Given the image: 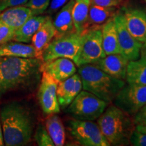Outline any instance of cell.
<instances>
[{
    "mask_svg": "<svg viewBox=\"0 0 146 146\" xmlns=\"http://www.w3.org/2000/svg\"><path fill=\"white\" fill-rule=\"evenodd\" d=\"M41 58L0 56V101L12 93L31 89L41 80Z\"/></svg>",
    "mask_w": 146,
    "mask_h": 146,
    "instance_id": "1",
    "label": "cell"
},
{
    "mask_svg": "<svg viewBox=\"0 0 146 146\" xmlns=\"http://www.w3.org/2000/svg\"><path fill=\"white\" fill-rule=\"evenodd\" d=\"M3 141L6 146L26 145L31 141L35 121L26 106L12 102L1 106L0 111Z\"/></svg>",
    "mask_w": 146,
    "mask_h": 146,
    "instance_id": "2",
    "label": "cell"
},
{
    "mask_svg": "<svg viewBox=\"0 0 146 146\" xmlns=\"http://www.w3.org/2000/svg\"><path fill=\"white\" fill-rule=\"evenodd\" d=\"M97 123L110 145H128L135 129L130 115L115 105L106 108Z\"/></svg>",
    "mask_w": 146,
    "mask_h": 146,
    "instance_id": "3",
    "label": "cell"
},
{
    "mask_svg": "<svg viewBox=\"0 0 146 146\" xmlns=\"http://www.w3.org/2000/svg\"><path fill=\"white\" fill-rule=\"evenodd\" d=\"M83 90L87 91L107 102L114 101L125 86V80L113 77L93 64L78 67Z\"/></svg>",
    "mask_w": 146,
    "mask_h": 146,
    "instance_id": "4",
    "label": "cell"
},
{
    "mask_svg": "<svg viewBox=\"0 0 146 146\" xmlns=\"http://www.w3.org/2000/svg\"><path fill=\"white\" fill-rule=\"evenodd\" d=\"M82 41V34L76 32L55 36L42 53V61L45 62L56 58H66L76 64L81 52Z\"/></svg>",
    "mask_w": 146,
    "mask_h": 146,
    "instance_id": "5",
    "label": "cell"
},
{
    "mask_svg": "<svg viewBox=\"0 0 146 146\" xmlns=\"http://www.w3.org/2000/svg\"><path fill=\"white\" fill-rule=\"evenodd\" d=\"M108 104L89 91L82 90L67 108L66 112L75 119L94 121L104 112Z\"/></svg>",
    "mask_w": 146,
    "mask_h": 146,
    "instance_id": "6",
    "label": "cell"
},
{
    "mask_svg": "<svg viewBox=\"0 0 146 146\" xmlns=\"http://www.w3.org/2000/svg\"><path fill=\"white\" fill-rule=\"evenodd\" d=\"M69 134L80 145L84 146H108L109 142L102 134L98 123L92 120L72 118L67 123Z\"/></svg>",
    "mask_w": 146,
    "mask_h": 146,
    "instance_id": "7",
    "label": "cell"
},
{
    "mask_svg": "<svg viewBox=\"0 0 146 146\" xmlns=\"http://www.w3.org/2000/svg\"><path fill=\"white\" fill-rule=\"evenodd\" d=\"M115 106L129 115H135L146 105V85L128 83L118 93Z\"/></svg>",
    "mask_w": 146,
    "mask_h": 146,
    "instance_id": "8",
    "label": "cell"
},
{
    "mask_svg": "<svg viewBox=\"0 0 146 146\" xmlns=\"http://www.w3.org/2000/svg\"><path fill=\"white\" fill-rule=\"evenodd\" d=\"M83 41L76 66L93 64L104 58L106 55L102 45L101 28L89 29L82 33Z\"/></svg>",
    "mask_w": 146,
    "mask_h": 146,
    "instance_id": "9",
    "label": "cell"
},
{
    "mask_svg": "<svg viewBox=\"0 0 146 146\" xmlns=\"http://www.w3.org/2000/svg\"><path fill=\"white\" fill-rule=\"evenodd\" d=\"M58 84L52 76L42 72L37 100L42 111L46 115L58 114L60 111L57 97Z\"/></svg>",
    "mask_w": 146,
    "mask_h": 146,
    "instance_id": "10",
    "label": "cell"
},
{
    "mask_svg": "<svg viewBox=\"0 0 146 146\" xmlns=\"http://www.w3.org/2000/svg\"><path fill=\"white\" fill-rule=\"evenodd\" d=\"M114 20L117 31L120 54L129 61L138 59L141 55V50L145 46L131 35L120 12L114 16Z\"/></svg>",
    "mask_w": 146,
    "mask_h": 146,
    "instance_id": "11",
    "label": "cell"
},
{
    "mask_svg": "<svg viewBox=\"0 0 146 146\" xmlns=\"http://www.w3.org/2000/svg\"><path fill=\"white\" fill-rule=\"evenodd\" d=\"M120 13L131 35L146 46V10L139 8H123Z\"/></svg>",
    "mask_w": 146,
    "mask_h": 146,
    "instance_id": "12",
    "label": "cell"
},
{
    "mask_svg": "<svg viewBox=\"0 0 146 146\" xmlns=\"http://www.w3.org/2000/svg\"><path fill=\"white\" fill-rule=\"evenodd\" d=\"M41 71L47 72L59 83L75 74L76 65L68 58H58L43 62Z\"/></svg>",
    "mask_w": 146,
    "mask_h": 146,
    "instance_id": "13",
    "label": "cell"
},
{
    "mask_svg": "<svg viewBox=\"0 0 146 146\" xmlns=\"http://www.w3.org/2000/svg\"><path fill=\"white\" fill-rule=\"evenodd\" d=\"M83 89L81 76L75 73L64 81L59 82L57 87L58 101L62 108L68 107Z\"/></svg>",
    "mask_w": 146,
    "mask_h": 146,
    "instance_id": "14",
    "label": "cell"
},
{
    "mask_svg": "<svg viewBox=\"0 0 146 146\" xmlns=\"http://www.w3.org/2000/svg\"><path fill=\"white\" fill-rule=\"evenodd\" d=\"M129 60L121 54L107 55L93 65L113 77L125 80L126 71Z\"/></svg>",
    "mask_w": 146,
    "mask_h": 146,
    "instance_id": "15",
    "label": "cell"
},
{
    "mask_svg": "<svg viewBox=\"0 0 146 146\" xmlns=\"http://www.w3.org/2000/svg\"><path fill=\"white\" fill-rule=\"evenodd\" d=\"M33 16L35 15L30 8L25 5H18L1 12L0 13V23L16 31Z\"/></svg>",
    "mask_w": 146,
    "mask_h": 146,
    "instance_id": "16",
    "label": "cell"
},
{
    "mask_svg": "<svg viewBox=\"0 0 146 146\" xmlns=\"http://www.w3.org/2000/svg\"><path fill=\"white\" fill-rule=\"evenodd\" d=\"M116 14V8L115 7H102L91 3L88 18L83 33L89 29L102 28V25L114 18Z\"/></svg>",
    "mask_w": 146,
    "mask_h": 146,
    "instance_id": "17",
    "label": "cell"
},
{
    "mask_svg": "<svg viewBox=\"0 0 146 146\" xmlns=\"http://www.w3.org/2000/svg\"><path fill=\"white\" fill-rule=\"evenodd\" d=\"M74 3V0H69L56 14L53 21L56 32V36L76 32L72 13Z\"/></svg>",
    "mask_w": 146,
    "mask_h": 146,
    "instance_id": "18",
    "label": "cell"
},
{
    "mask_svg": "<svg viewBox=\"0 0 146 146\" xmlns=\"http://www.w3.org/2000/svg\"><path fill=\"white\" fill-rule=\"evenodd\" d=\"M49 17L50 16L41 14L31 16L23 26L15 31L12 41L25 43H31L33 36Z\"/></svg>",
    "mask_w": 146,
    "mask_h": 146,
    "instance_id": "19",
    "label": "cell"
},
{
    "mask_svg": "<svg viewBox=\"0 0 146 146\" xmlns=\"http://www.w3.org/2000/svg\"><path fill=\"white\" fill-rule=\"evenodd\" d=\"M56 34V32L53 20L50 16L35 33L31 39L32 45L37 51L41 59L42 53L54 39Z\"/></svg>",
    "mask_w": 146,
    "mask_h": 146,
    "instance_id": "20",
    "label": "cell"
},
{
    "mask_svg": "<svg viewBox=\"0 0 146 146\" xmlns=\"http://www.w3.org/2000/svg\"><path fill=\"white\" fill-rule=\"evenodd\" d=\"M0 56H11L23 58H40L37 51L33 45L11 41L0 45Z\"/></svg>",
    "mask_w": 146,
    "mask_h": 146,
    "instance_id": "21",
    "label": "cell"
},
{
    "mask_svg": "<svg viewBox=\"0 0 146 146\" xmlns=\"http://www.w3.org/2000/svg\"><path fill=\"white\" fill-rule=\"evenodd\" d=\"M127 83L146 85V52H143L137 60H130L126 71Z\"/></svg>",
    "mask_w": 146,
    "mask_h": 146,
    "instance_id": "22",
    "label": "cell"
},
{
    "mask_svg": "<svg viewBox=\"0 0 146 146\" xmlns=\"http://www.w3.org/2000/svg\"><path fill=\"white\" fill-rule=\"evenodd\" d=\"M102 45L106 55L120 54L118 34L114 18L108 21L102 28Z\"/></svg>",
    "mask_w": 146,
    "mask_h": 146,
    "instance_id": "23",
    "label": "cell"
},
{
    "mask_svg": "<svg viewBox=\"0 0 146 146\" xmlns=\"http://www.w3.org/2000/svg\"><path fill=\"white\" fill-rule=\"evenodd\" d=\"M45 127L56 146H62L65 143L66 132L64 124L56 114L49 115L45 121Z\"/></svg>",
    "mask_w": 146,
    "mask_h": 146,
    "instance_id": "24",
    "label": "cell"
},
{
    "mask_svg": "<svg viewBox=\"0 0 146 146\" xmlns=\"http://www.w3.org/2000/svg\"><path fill=\"white\" fill-rule=\"evenodd\" d=\"M90 5L89 0H74L72 12V19L75 31L78 34L83 33L88 18Z\"/></svg>",
    "mask_w": 146,
    "mask_h": 146,
    "instance_id": "25",
    "label": "cell"
},
{
    "mask_svg": "<svg viewBox=\"0 0 146 146\" xmlns=\"http://www.w3.org/2000/svg\"><path fill=\"white\" fill-rule=\"evenodd\" d=\"M36 143L39 146H54L52 138L47 132L46 128L42 124H39L36 127L34 135Z\"/></svg>",
    "mask_w": 146,
    "mask_h": 146,
    "instance_id": "26",
    "label": "cell"
},
{
    "mask_svg": "<svg viewBox=\"0 0 146 146\" xmlns=\"http://www.w3.org/2000/svg\"><path fill=\"white\" fill-rule=\"evenodd\" d=\"M51 0H29L25 6L30 8L34 15H41L48 8Z\"/></svg>",
    "mask_w": 146,
    "mask_h": 146,
    "instance_id": "27",
    "label": "cell"
},
{
    "mask_svg": "<svg viewBox=\"0 0 146 146\" xmlns=\"http://www.w3.org/2000/svg\"><path fill=\"white\" fill-rule=\"evenodd\" d=\"M15 30L6 25L0 23V45L12 41Z\"/></svg>",
    "mask_w": 146,
    "mask_h": 146,
    "instance_id": "28",
    "label": "cell"
},
{
    "mask_svg": "<svg viewBox=\"0 0 146 146\" xmlns=\"http://www.w3.org/2000/svg\"><path fill=\"white\" fill-rule=\"evenodd\" d=\"M130 143L135 146H146V133L135 129L130 137Z\"/></svg>",
    "mask_w": 146,
    "mask_h": 146,
    "instance_id": "29",
    "label": "cell"
},
{
    "mask_svg": "<svg viewBox=\"0 0 146 146\" xmlns=\"http://www.w3.org/2000/svg\"><path fill=\"white\" fill-rule=\"evenodd\" d=\"M29 0H0V13L12 7L24 5Z\"/></svg>",
    "mask_w": 146,
    "mask_h": 146,
    "instance_id": "30",
    "label": "cell"
},
{
    "mask_svg": "<svg viewBox=\"0 0 146 146\" xmlns=\"http://www.w3.org/2000/svg\"><path fill=\"white\" fill-rule=\"evenodd\" d=\"M91 4L100 5L102 7H115L117 8L124 0H89Z\"/></svg>",
    "mask_w": 146,
    "mask_h": 146,
    "instance_id": "31",
    "label": "cell"
},
{
    "mask_svg": "<svg viewBox=\"0 0 146 146\" xmlns=\"http://www.w3.org/2000/svg\"><path fill=\"white\" fill-rule=\"evenodd\" d=\"M69 0H51L50 5L47 8V13L53 14L60 10L66 3L68 2Z\"/></svg>",
    "mask_w": 146,
    "mask_h": 146,
    "instance_id": "32",
    "label": "cell"
},
{
    "mask_svg": "<svg viewBox=\"0 0 146 146\" xmlns=\"http://www.w3.org/2000/svg\"><path fill=\"white\" fill-rule=\"evenodd\" d=\"M133 122L135 125H146V105L135 114Z\"/></svg>",
    "mask_w": 146,
    "mask_h": 146,
    "instance_id": "33",
    "label": "cell"
},
{
    "mask_svg": "<svg viewBox=\"0 0 146 146\" xmlns=\"http://www.w3.org/2000/svg\"><path fill=\"white\" fill-rule=\"evenodd\" d=\"M135 129L137 131H139V132H141V133H146V125H135Z\"/></svg>",
    "mask_w": 146,
    "mask_h": 146,
    "instance_id": "34",
    "label": "cell"
},
{
    "mask_svg": "<svg viewBox=\"0 0 146 146\" xmlns=\"http://www.w3.org/2000/svg\"><path fill=\"white\" fill-rule=\"evenodd\" d=\"M2 145H4V141H3L2 126H1V118H0V146H2Z\"/></svg>",
    "mask_w": 146,
    "mask_h": 146,
    "instance_id": "35",
    "label": "cell"
},
{
    "mask_svg": "<svg viewBox=\"0 0 146 146\" xmlns=\"http://www.w3.org/2000/svg\"><path fill=\"white\" fill-rule=\"evenodd\" d=\"M145 1H146V0H145Z\"/></svg>",
    "mask_w": 146,
    "mask_h": 146,
    "instance_id": "36",
    "label": "cell"
}]
</instances>
